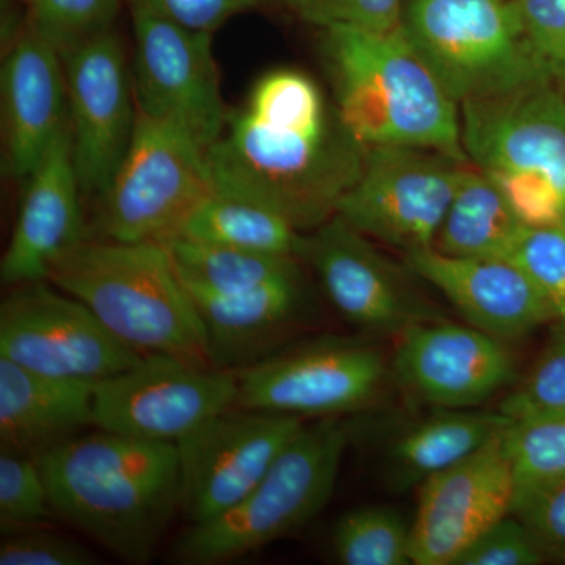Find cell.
I'll use <instances>...</instances> for the list:
<instances>
[{
  "label": "cell",
  "instance_id": "cell-1",
  "mask_svg": "<svg viewBox=\"0 0 565 565\" xmlns=\"http://www.w3.org/2000/svg\"><path fill=\"white\" fill-rule=\"evenodd\" d=\"M366 147L299 70L269 71L206 151L212 189L262 204L311 232L337 215L362 173Z\"/></svg>",
  "mask_w": 565,
  "mask_h": 565
},
{
  "label": "cell",
  "instance_id": "cell-2",
  "mask_svg": "<svg viewBox=\"0 0 565 565\" xmlns=\"http://www.w3.org/2000/svg\"><path fill=\"white\" fill-rule=\"evenodd\" d=\"M36 460L55 515L126 563H150L181 511L177 444L99 429Z\"/></svg>",
  "mask_w": 565,
  "mask_h": 565
},
{
  "label": "cell",
  "instance_id": "cell-3",
  "mask_svg": "<svg viewBox=\"0 0 565 565\" xmlns=\"http://www.w3.org/2000/svg\"><path fill=\"white\" fill-rule=\"evenodd\" d=\"M334 107L363 147H412L468 162L460 107L403 29L322 31Z\"/></svg>",
  "mask_w": 565,
  "mask_h": 565
},
{
  "label": "cell",
  "instance_id": "cell-4",
  "mask_svg": "<svg viewBox=\"0 0 565 565\" xmlns=\"http://www.w3.org/2000/svg\"><path fill=\"white\" fill-rule=\"evenodd\" d=\"M47 281L87 305L140 355L162 353L215 367L202 318L162 244L84 239Z\"/></svg>",
  "mask_w": 565,
  "mask_h": 565
},
{
  "label": "cell",
  "instance_id": "cell-5",
  "mask_svg": "<svg viewBox=\"0 0 565 565\" xmlns=\"http://www.w3.org/2000/svg\"><path fill=\"white\" fill-rule=\"evenodd\" d=\"M349 441L340 418L305 424L239 503L174 541L173 563H232L302 530L332 498Z\"/></svg>",
  "mask_w": 565,
  "mask_h": 565
},
{
  "label": "cell",
  "instance_id": "cell-6",
  "mask_svg": "<svg viewBox=\"0 0 565 565\" xmlns=\"http://www.w3.org/2000/svg\"><path fill=\"white\" fill-rule=\"evenodd\" d=\"M401 29L459 106L553 79L515 0H405Z\"/></svg>",
  "mask_w": 565,
  "mask_h": 565
},
{
  "label": "cell",
  "instance_id": "cell-7",
  "mask_svg": "<svg viewBox=\"0 0 565 565\" xmlns=\"http://www.w3.org/2000/svg\"><path fill=\"white\" fill-rule=\"evenodd\" d=\"M212 189L206 151L169 125L137 111L136 131L106 191L93 232L118 243H163Z\"/></svg>",
  "mask_w": 565,
  "mask_h": 565
},
{
  "label": "cell",
  "instance_id": "cell-8",
  "mask_svg": "<svg viewBox=\"0 0 565 565\" xmlns=\"http://www.w3.org/2000/svg\"><path fill=\"white\" fill-rule=\"evenodd\" d=\"M234 374L237 407L326 419L373 407L390 373L373 344L323 337L270 353Z\"/></svg>",
  "mask_w": 565,
  "mask_h": 565
},
{
  "label": "cell",
  "instance_id": "cell-9",
  "mask_svg": "<svg viewBox=\"0 0 565 565\" xmlns=\"http://www.w3.org/2000/svg\"><path fill=\"white\" fill-rule=\"evenodd\" d=\"M468 163L423 148H366L362 173L337 215L404 255L434 247Z\"/></svg>",
  "mask_w": 565,
  "mask_h": 565
},
{
  "label": "cell",
  "instance_id": "cell-10",
  "mask_svg": "<svg viewBox=\"0 0 565 565\" xmlns=\"http://www.w3.org/2000/svg\"><path fill=\"white\" fill-rule=\"evenodd\" d=\"M237 397L234 371L150 353L129 370L96 382L93 423L109 433L178 444L237 407Z\"/></svg>",
  "mask_w": 565,
  "mask_h": 565
},
{
  "label": "cell",
  "instance_id": "cell-11",
  "mask_svg": "<svg viewBox=\"0 0 565 565\" xmlns=\"http://www.w3.org/2000/svg\"><path fill=\"white\" fill-rule=\"evenodd\" d=\"M50 281L14 286L0 305V356L36 373L99 382L139 363L87 305Z\"/></svg>",
  "mask_w": 565,
  "mask_h": 565
},
{
  "label": "cell",
  "instance_id": "cell-12",
  "mask_svg": "<svg viewBox=\"0 0 565 565\" xmlns=\"http://www.w3.org/2000/svg\"><path fill=\"white\" fill-rule=\"evenodd\" d=\"M131 13L137 111L169 122L204 151L210 150L230 114L222 98L211 33L188 31L145 11Z\"/></svg>",
  "mask_w": 565,
  "mask_h": 565
},
{
  "label": "cell",
  "instance_id": "cell-13",
  "mask_svg": "<svg viewBox=\"0 0 565 565\" xmlns=\"http://www.w3.org/2000/svg\"><path fill=\"white\" fill-rule=\"evenodd\" d=\"M303 426L297 416L234 407L178 441L181 511L191 525L239 503Z\"/></svg>",
  "mask_w": 565,
  "mask_h": 565
},
{
  "label": "cell",
  "instance_id": "cell-14",
  "mask_svg": "<svg viewBox=\"0 0 565 565\" xmlns=\"http://www.w3.org/2000/svg\"><path fill=\"white\" fill-rule=\"evenodd\" d=\"M296 258L313 269L334 310L363 332L397 337L415 323L441 319L370 237L340 215L300 233Z\"/></svg>",
  "mask_w": 565,
  "mask_h": 565
},
{
  "label": "cell",
  "instance_id": "cell-15",
  "mask_svg": "<svg viewBox=\"0 0 565 565\" xmlns=\"http://www.w3.org/2000/svg\"><path fill=\"white\" fill-rule=\"evenodd\" d=\"M74 163L82 193L106 191L131 145L137 106L125 47L114 31L63 55Z\"/></svg>",
  "mask_w": 565,
  "mask_h": 565
},
{
  "label": "cell",
  "instance_id": "cell-16",
  "mask_svg": "<svg viewBox=\"0 0 565 565\" xmlns=\"http://www.w3.org/2000/svg\"><path fill=\"white\" fill-rule=\"evenodd\" d=\"M503 434L418 487L412 563L455 565L479 535L511 514L516 479Z\"/></svg>",
  "mask_w": 565,
  "mask_h": 565
},
{
  "label": "cell",
  "instance_id": "cell-17",
  "mask_svg": "<svg viewBox=\"0 0 565 565\" xmlns=\"http://www.w3.org/2000/svg\"><path fill=\"white\" fill-rule=\"evenodd\" d=\"M396 338L394 379L430 407L478 408L515 384V362L504 341L473 326L437 319Z\"/></svg>",
  "mask_w": 565,
  "mask_h": 565
},
{
  "label": "cell",
  "instance_id": "cell-18",
  "mask_svg": "<svg viewBox=\"0 0 565 565\" xmlns=\"http://www.w3.org/2000/svg\"><path fill=\"white\" fill-rule=\"evenodd\" d=\"M468 162L484 172L537 169L565 191V87L556 81L460 104Z\"/></svg>",
  "mask_w": 565,
  "mask_h": 565
},
{
  "label": "cell",
  "instance_id": "cell-19",
  "mask_svg": "<svg viewBox=\"0 0 565 565\" xmlns=\"http://www.w3.org/2000/svg\"><path fill=\"white\" fill-rule=\"evenodd\" d=\"M405 267L444 294L470 326L498 340H522L556 322L531 278L511 259L456 258L434 247L405 253Z\"/></svg>",
  "mask_w": 565,
  "mask_h": 565
},
{
  "label": "cell",
  "instance_id": "cell-20",
  "mask_svg": "<svg viewBox=\"0 0 565 565\" xmlns=\"http://www.w3.org/2000/svg\"><path fill=\"white\" fill-rule=\"evenodd\" d=\"M70 126L25 180L20 212L0 263L3 285L47 281L54 267L87 239Z\"/></svg>",
  "mask_w": 565,
  "mask_h": 565
},
{
  "label": "cell",
  "instance_id": "cell-21",
  "mask_svg": "<svg viewBox=\"0 0 565 565\" xmlns=\"http://www.w3.org/2000/svg\"><path fill=\"white\" fill-rule=\"evenodd\" d=\"M3 170L28 180L70 126L65 68L57 51L29 29L2 66Z\"/></svg>",
  "mask_w": 565,
  "mask_h": 565
},
{
  "label": "cell",
  "instance_id": "cell-22",
  "mask_svg": "<svg viewBox=\"0 0 565 565\" xmlns=\"http://www.w3.org/2000/svg\"><path fill=\"white\" fill-rule=\"evenodd\" d=\"M206 332L212 364L237 371L266 359L270 345L302 319V274L250 291L212 294L188 289Z\"/></svg>",
  "mask_w": 565,
  "mask_h": 565
},
{
  "label": "cell",
  "instance_id": "cell-23",
  "mask_svg": "<svg viewBox=\"0 0 565 565\" xmlns=\"http://www.w3.org/2000/svg\"><path fill=\"white\" fill-rule=\"evenodd\" d=\"M96 382L36 373L0 356V451L40 457L93 423Z\"/></svg>",
  "mask_w": 565,
  "mask_h": 565
},
{
  "label": "cell",
  "instance_id": "cell-24",
  "mask_svg": "<svg viewBox=\"0 0 565 565\" xmlns=\"http://www.w3.org/2000/svg\"><path fill=\"white\" fill-rule=\"evenodd\" d=\"M500 411L435 408L394 427L384 451L386 478L394 490L415 489L473 455L511 426Z\"/></svg>",
  "mask_w": 565,
  "mask_h": 565
},
{
  "label": "cell",
  "instance_id": "cell-25",
  "mask_svg": "<svg viewBox=\"0 0 565 565\" xmlns=\"http://www.w3.org/2000/svg\"><path fill=\"white\" fill-rule=\"evenodd\" d=\"M497 182L468 163L434 248L456 258H508L525 232Z\"/></svg>",
  "mask_w": 565,
  "mask_h": 565
},
{
  "label": "cell",
  "instance_id": "cell-26",
  "mask_svg": "<svg viewBox=\"0 0 565 565\" xmlns=\"http://www.w3.org/2000/svg\"><path fill=\"white\" fill-rule=\"evenodd\" d=\"M185 289L212 294L250 291L259 286L300 275L296 256L274 255L193 243L172 237L161 243Z\"/></svg>",
  "mask_w": 565,
  "mask_h": 565
},
{
  "label": "cell",
  "instance_id": "cell-27",
  "mask_svg": "<svg viewBox=\"0 0 565 565\" xmlns=\"http://www.w3.org/2000/svg\"><path fill=\"white\" fill-rule=\"evenodd\" d=\"M300 232L262 204L212 191L174 237L241 250L296 256Z\"/></svg>",
  "mask_w": 565,
  "mask_h": 565
},
{
  "label": "cell",
  "instance_id": "cell-28",
  "mask_svg": "<svg viewBox=\"0 0 565 565\" xmlns=\"http://www.w3.org/2000/svg\"><path fill=\"white\" fill-rule=\"evenodd\" d=\"M332 550L344 565L414 564L412 522L390 505L352 509L333 527Z\"/></svg>",
  "mask_w": 565,
  "mask_h": 565
},
{
  "label": "cell",
  "instance_id": "cell-29",
  "mask_svg": "<svg viewBox=\"0 0 565 565\" xmlns=\"http://www.w3.org/2000/svg\"><path fill=\"white\" fill-rule=\"evenodd\" d=\"M28 29L63 55L111 31L120 0H32Z\"/></svg>",
  "mask_w": 565,
  "mask_h": 565
},
{
  "label": "cell",
  "instance_id": "cell-30",
  "mask_svg": "<svg viewBox=\"0 0 565 565\" xmlns=\"http://www.w3.org/2000/svg\"><path fill=\"white\" fill-rule=\"evenodd\" d=\"M503 440L516 487L565 475V412L512 422Z\"/></svg>",
  "mask_w": 565,
  "mask_h": 565
},
{
  "label": "cell",
  "instance_id": "cell-31",
  "mask_svg": "<svg viewBox=\"0 0 565 565\" xmlns=\"http://www.w3.org/2000/svg\"><path fill=\"white\" fill-rule=\"evenodd\" d=\"M498 411L511 422L565 412V323L553 322L545 348Z\"/></svg>",
  "mask_w": 565,
  "mask_h": 565
},
{
  "label": "cell",
  "instance_id": "cell-32",
  "mask_svg": "<svg viewBox=\"0 0 565 565\" xmlns=\"http://www.w3.org/2000/svg\"><path fill=\"white\" fill-rule=\"evenodd\" d=\"M55 515L39 460L0 451V527L3 533L46 525Z\"/></svg>",
  "mask_w": 565,
  "mask_h": 565
},
{
  "label": "cell",
  "instance_id": "cell-33",
  "mask_svg": "<svg viewBox=\"0 0 565 565\" xmlns=\"http://www.w3.org/2000/svg\"><path fill=\"white\" fill-rule=\"evenodd\" d=\"M505 259L514 262L531 278L556 322L565 323V234L559 225L526 226Z\"/></svg>",
  "mask_w": 565,
  "mask_h": 565
},
{
  "label": "cell",
  "instance_id": "cell-34",
  "mask_svg": "<svg viewBox=\"0 0 565 565\" xmlns=\"http://www.w3.org/2000/svg\"><path fill=\"white\" fill-rule=\"evenodd\" d=\"M512 514L527 527L546 561L565 563V475L516 487Z\"/></svg>",
  "mask_w": 565,
  "mask_h": 565
},
{
  "label": "cell",
  "instance_id": "cell-35",
  "mask_svg": "<svg viewBox=\"0 0 565 565\" xmlns=\"http://www.w3.org/2000/svg\"><path fill=\"white\" fill-rule=\"evenodd\" d=\"M486 173L497 182L523 225L530 228L559 225L565 206V191L555 177L537 169H509Z\"/></svg>",
  "mask_w": 565,
  "mask_h": 565
},
{
  "label": "cell",
  "instance_id": "cell-36",
  "mask_svg": "<svg viewBox=\"0 0 565 565\" xmlns=\"http://www.w3.org/2000/svg\"><path fill=\"white\" fill-rule=\"evenodd\" d=\"M300 20L319 29L386 32L399 28L405 0H282Z\"/></svg>",
  "mask_w": 565,
  "mask_h": 565
},
{
  "label": "cell",
  "instance_id": "cell-37",
  "mask_svg": "<svg viewBox=\"0 0 565 565\" xmlns=\"http://www.w3.org/2000/svg\"><path fill=\"white\" fill-rule=\"evenodd\" d=\"M98 556L87 546L46 525L2 534L0 565H95Z\"/></svg>",
  "mask_w": 565,
  "mask_h": 565
},
{
  "label": "cell",
  "instance_id": "cell-38",
  "mask_svg": "<svg viewBox=\"0 0 565 565\" xmlns=\"http://www.w3.org/2000/svg\"><path fill=\"white\" fill-rule=\"evenodd\" d=\"M545 561L533 535L511 512L479 535L455 565H539Z\"/></svg>",
  "mask_w": 565,
  "mask_h": 565
},
{
  "label": "cell",
  "instance_id": "cell-39",
  "mask_svg": "<svg viewBox=\"0 0 565 565\" xmlns=\"http://www.w3.org/2000/svg\"><path fill=\"white\" fill-rule=\"evenodd\" d=\"M535 50L565 87V0H515Z\"/></svg>",
  "mask_w": 565,
  "mask_h": 565
},
{
  "label": "cell",
  "instance_id": "cell-40",
  "mask_svg": "<svg viewBox=\"0 0 565 565\" xmlns=\"http://www.w3.org/2000/svg\"><path fill=\"white\" fill-rule=\"evenodd\" d=\"M131 10L145 11L188 31L214 33L233 14L245 10L234 0H129Z\"/></svg>",
  "mask_w": 565,
  "mask_h": 565
},
{
  "label": "cell",
  "instance_id": "cell-41",
  "mask_svg": "<svg viewBox=\"0 0 565 565\" xmlns=\"http://www.w3.org/2000/svg\"><path fill=\"white\" fill-rule=\"evenodd\" d=\"M234 2L241 3L244 9H248V7L258 6V3L266 2V0H234Z\"/></svg>",
  "mask_w": 565,
  "mask_h": 565
},
{
  "label": "cell",
  "instance_id": "cell-42",
  "mask_svg": "<svg viewBox=\"0 0 565 565\" xmlns=\"http://www.w3.org/2000/svg\"><path fill=\"white\" fill-rule=\"evenodd\" d=\"M559 228L563 230V232L565 234V206H564L563 217H561Z\"/></svg>",
  "mask_w": 565,
  "mask_h": 565
},
{
  "label": "cell",
  "instance_id": "cell-43",
  "mask_svg": "<svg viewBox=\"0 0 565 565\" xmlns=\"http://www.w3.org/2000/svg\"><path fill=\"white\" fill-rule=\"evenodd\" d=\"M22 2L31 3V2H32V0H22Z\"/></svg>",
  "mask_w": 565,
  "mask_h": 565
}]
</instances>
